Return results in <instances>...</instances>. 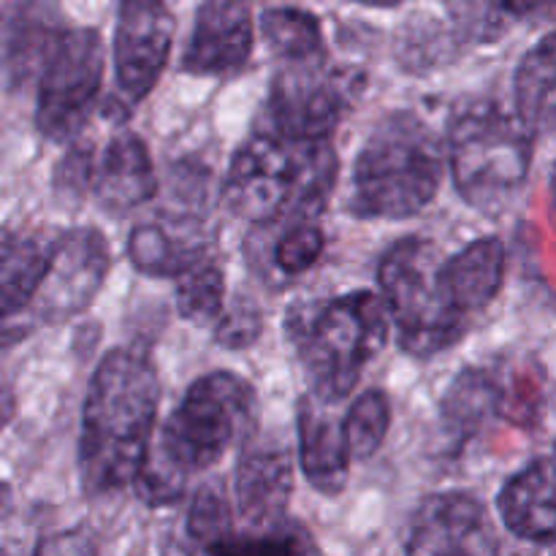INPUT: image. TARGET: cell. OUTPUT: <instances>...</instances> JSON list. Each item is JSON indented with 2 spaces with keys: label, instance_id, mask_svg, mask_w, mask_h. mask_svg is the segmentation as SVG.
Here are the masks:
<instances>
[{
  "label": "cell",
  "instance_id": "1",
  "mask_svg": "<svg viewBox=\"0 0 556 556\" xmlns=\"http://www.w3.org/2000/svg\"><path fill=\"white\" fill-rule=\"evenodd\" d=\"M161 380L147 356L114 348L98 364L81 410L79 478L92 497L130 486L155 434Z\"/></svg>",
  "mask_w": 556,
  "mask_h": 556
},
{
  "label": "cell",
  "instance_id": "2",
  "mask_svg": "<svg viewBox=\"0 0 556 556\" xmlns=\"http://www.w3.org/2000/svg\"><path fill=\"white\" fill-rule=\"evenodd\" d=\"M337 168L340 161L329 139L296 141L280 134H255L231 157L223 201L233 215L255 226L313 220L334 193Z\"/></svg>",
  "mask_w": 556,
  "mask_h": 556
},
{
  "label": "cell",
  "instance_id": "3",
  "mask_svg": "<svg viewBox=\"0 0 556 556\" xmlns=\"http://www.w3.org/2000/svg\"><path fill=\"white\" fill-rule=\"evenodd\" d=\"M286 331L320 402L345 400L389 340V313L372 291L291 307Z\"/></svg>",
  "mask_w": 556,
  "mask_h": 556
},
{
  "label": "cell",
  "instance_id": "4",
  "mask_svg": "<svg viewBox=\"0 0 556 556\" xmlns=\"http://www.w3.org/2000/svg\"><path fill=\"white\" fill-rule=\"evenodd\" d=\"M443 182V150L421 117L380 119L353 163L351 210L372 220H405L427 210Z\"/></svg>",
  "mask_w": 556,
  "mask_h": 556
},
{
  "label": "cell",
  "instance_id": "5",
  "mask_svg": "<svg viewBox=\"0 0 556 556\" xmlns=\"http://www.w3.org/2000/svg\"><path fill=\"white\" fill-rule=\"evenodd\" d=\"M535 130L519 114L478 103L448 130V166L456 190L472 210L500 215L527 185Z\"/></svg>",
  "mask_w": 556,
  "mask_h": 556
},
{
  "label": "cell",
  "instance_id": "6",
  "mask_svg": "<svg viewBox=\"0 0 556 556\" xmlns=\"http://www.w3.org/2000/svg\"><path fill=\"white\" fill-rule=\"evenodd\" d=\"M438 271V248L424 237L400 239L380 261L378 282L386 313L394 320L402 351L413 358H432L448 351L470 326L445 299Z\"/></svg>",
  "mask_w": 556,
  "mask_h": 556
},
{
  "label": "cell",
  "instance_id": "7",
  "mask_svg": "<svg viewBox=\"0 0 556 556\" xmlns=\"http://www.w3.org/2000/svg\"><path fill=\"white\" fill-rule=\"evenodd\" d=\"M255 410L258 396L248 380L233 372H210L185 391L150 445L190 478L217 465L233 443L255 432Z\"/></svg>",
  "mask_w": 556,
  "mask_h": 556
},
{
  "label": "cell",
  "instance_id": "8",
  "mask_svg": "<svg viewBox=\"0 0 556 556\" xmlns=\"http://www.w3.org/2000/svg\"><path fill=\"white\" fill-rule=\"evenodd\" d=\"M106 54L101 33L92 27H65L38 74L36 128L49 141L79 136L101 98Z\"/></svg>",
  "mask_w": 556,
  "mask_h": 556
},
{
  "label": "cell",
  "instance_id": "9",
  "mask_svg": "<svg viewBox=\"0 0 556 556\" xmlns=\"http://www.w3.org/2000/svg\"><path fill=\"white\" fill-rule=\"evenodd\" d=\"M174 16L166 0H123L114 30V76L119 114H128L155 90L168 63Z\"/></svg>",
  "mask_w": 556,
  "mask_h": 556
},
{
  "label": "cell",
  "instance_id": "10",
  "mask_svg": "<svg viewBox=\"0 0 556 556\" xmlns=\"http://www.w3.org/2000/svg\"><path fill=\"white\" fill-rule=\"evenodd\" d=\"M348 106L342 74L324 68V60L288 63L269 90L275 134L296 141L329 139Z\"/></svg>",
  "mask_w": 556,
  "mask_h": 556
},
{
  "label": "cell",
  "instance_id": "11",
  "mask_svg": "<svg viewBox=\"0 0 556 556\" xmlns=\"http://www.w3.org/2000/svg\"><path fill=\"white\" fill-rule=\"evenodd\" d=\"M407 556H500L486 505L467 492L432 494L418 505L405 541Z\"/></svg>",
  "mask_w": 556,
  "mask_h": 556
},
{
  "label": "cell",
  "instance_id": "12",
  "mask_svg": "<svg viewBox=\"0 0 556 556\" xmlns=\"http://www.w3.org/2000/svg\"><path fill=\"white\" fill-rule=\"evenodd\" d=\"M112 266L109 242L92 226L71 228L60 233L49 275L43 277L38 296L47 320H68L85 313L103 288Z\"/></svg>",
  "mask_w": 556,
  "mask_h": 556
},
{
  "label": "cell",
  "instance_id": "13",
  "mask_svg": "<svg viewBox=\"0 0 556 556\" xmlns=\"http://www.w3.org/2000/svg\"><path fill=\"white\" fill-rule=\"evenodd\" d=\"M253 41L248 0H204L195 11L182 68L193 76H228L248 63Z\"/></svg>",
  "mask_w": 556,
  "mask_h": 556
},
{
  "label": "cell",
  "instance_id": "14",
  "mask_svg": "<svg viewBox=\"0 0 556 556\" xmlns=\"http://www.w3.org/2000/svg\"><path fill=\"white\" fill-rule=\"evenodd\" d=\"M293 494V462L286 445L275 438L244 440L233 472L237 510L250 527H271L286 519Z\"/></svg>",
  "mask_w": 556,
  "mask_h": 556
},
{
  "label": "cell",
  "instance_id": "15",
  "mask_svg": "<svg viewBox=\"0 0 556 556\" xmlns=\"http://www.w3.org/2000/svg\"><path fill=\"white\" fill-rule=\"evenodd\" d=\"M296 440L299 467L309 486L320 494H340L351 472V448H348L345 429L329 410V402L307 394L296 407Z\"/></svg>",
  "mask_w": 556,
  "mask_h": 556
},
{
  "label": "cell",
  "instance_id": "16",
  "mask_svg": "<svg viewBox=\"0 0 556 556\" xmlns=\"http://www.w3.org/2000/svg\"><path fill=\"white\" fill-rule=\"evenodd\" d=\"M497 510L508 532L521 541L556 543V445L552 454L508 478Z\"/></svg>",
  "mask_w": 556,
  "mask_h": 556
},
{
  "label": "cell",
  "instance_id": "17",
  "mask_svg": "<svg viewBox=\"0 0 556 556\" xmlns=\"http://www.w3.org/2000/svg\"><path fill=\"white\" fill-rule=\"evenodd\" d=\"M92 190L103 210L112 215L136 210L157 193V177L150 150L134 130H119L103 147L92 172Z\"/></svg>",
  "mask_w": 556,
  "mask_h": 556
},
{
  "label": "cell",
  "instance_id": "18",
  "mask_svg": "<svg viewBox=\"0 0 556 556\" xmlns=\"http://www.w3.org/2000/svg\"><path fill=\"white\" fill-rule=\"evenodd\" d=\"M58 242L60 237L30 226L0 228V318H11L36 302Z\"/></svg>",
  "mask_w": 556,
  "mask_h": 556
},
{
  "label": "cell",
  "instance_id": "19",
  "mask_svg": "<svg viewBox=\"0 0 556 556\" xmlns=\"http://www.w3.org/2000/svg\"><path fill=\"white\" fill-rule=\"evenodd\" d=\"M508 253L500 239H476L451 258L440 261V288L456 313L467 320L497 299L505 282Z\"/></svg>",
  "mask_w": 556,
  "mask_h": 556
},
{
  "label": "cell",
  "instance_id": "20",
  "mask_svg": "<svg viewBox=\"0 0 556 556\" xmlns=\"http://www.w3.org/2000/svg\"><path fill=\"white\" fill-rule=\"evenodd\" d=\"M206 255V239L193 220L139 223L128 237V258L147 277H177Z\"/></svg>",
  "mask_w": 556,
  "mask_h": 556
},
{
  "label": "cell",
  "instance_id": "21",
  "mask_svg": "<svg viewBox=\"0 0 556 556\" xmlns=\"http://www.w3.org/2000/svg\"><path fill=\"white\" fill-rule=\"evenodd\" d=\"M65 25L58 9L43 0H27L14 11L5 41V65L14 81H27L41 74Z\"/></svg>",
  "mask_w": 556,
  "mask_h": 556
},
{
  "label": "cell",
  "instance_id": "22",
  "mask_svg": "<svg viewBox=\"0 0 556 556\" xmlns=\"http://www.w3.org/2000/svg\"><path fill=\"white\" fill-rule=\"evenodd\" d=\"M516 114L530 130L556 125V30L521 58L514 76Z\"/></svg>",
  "mask_w": 556,
  "mask_h": 556
},
{
  "label": "cell",
  "instance_id": "23",
  "mask_svg": "<svg viewBox=\"0 0 556 556\" xmlns=\"http://www.w3.org/2000/svg\"><path fill=\"white\" fill-rule=\"evenodd\" d=\"M503 407V391L486 369H462L440 402L443 427L459 440L472 438Z\"/></svg>",
  "mask_w": 556,
  "mask_h": 556
},
{
  "label": "cell",
  "instance_id": "24",
  "mask_svg": "<svg viewBox=\"0 0 556 556\" xmlns=\"http://www.w3.org/2000/svg\"><path fill=\"white\" fill-rule=\"evenodd\" d=\"M261 36L286 63H307L324 58V27L318 16L293 5L266 9L261 14Z\"/></svg>",
  "mask_w": 556,
  "mask_h": 556
},
{
  "label": "cell",
  "instance_id": "25",
  "mask_svg": "<svg viewBox=\"0 0 556 556\" xmlns=\"http://www.w3.org/2000/svg\"><path fill=\"white\" fill-rule=\"evenodd\" d=\"M174 280H177L174 293H177L179 315L195 326L217 324L226 309V275L220 266L204 255L179 271Z\"/></svg>",
  "mask_w": 556,
  "mask_h": 556
},
{
  "label": "cell",
  "instance_id": "26",
  "mask_svg": "<svg viewBox=\"0 0 556 556\" xmlns=\"http://www.w3.org/2000/svg\"><path fill=\"white\" fill-rule=\"evenodd\" d=\"M201 552L204 556H309L313 541L302 527L282 519L255 532L231 530Z\"/></svg>",
  "mask_w": 556,
  "mask_h": 556
},
{
  "label": "cell",
  "instance_id": "27",
  "mask_svg": "<svg viewBox=\"0 0 556 556\" xmlns=\"http://www.w3.org/2000/svg\"><path fill=\"white\" fill-rule=\"evenodd\" d=\"M391 427V405L389 396L378 389H369L358 396L348 410L342 429H345L348 448L353 459H369L378 454L386 434Z\"/></svg>",
  "mask_w": 556,
  "mask_h": 556
},
{
  "label": "cell",
  "instance_id": "28",
  "mask_svg": "<svg viewBox=\"0 0 556 556\" xmlns=\"http://www.w3.org/2000/svg\"><path fill=\"white\" fill-rule=\"evenodd\" d=\"M326 237L313 220H296L275 242V266L288 277L304 275L320 261Z\"/></svg>",
  "mask_w": 556,
  "mask_h": 556
},
{
  "label": "cell",
  "instance_id": "29",
  "mask_svg": "<svg viewBox=\"0 0 556 556\" xmlns=\"http://www.w3.org/2000/svg\"><path fill=\"white\" fill-rule=\"evenodd\" d=\"M233 530V514L228 500L217 486H201L190 503L188 535L199 548Z\"/></svg>",
  "mask_w": 556,
  "mask_h": 556
},
{
  "label": "cell",
  "instance_id": "30",
  "mask_svg": "<svg viewBox=\"0 0 556 556\" xmlns=\"http://www.w3.org/2000/svg\"><path fill=\"white\" fill-rule=\"evenodd\" d=\"M261 334H264V315H261L258 304L244 296L237 299L233 307L223 309L215 324V340L226 351H244V348L255 345Z\"/></svg>",
  "mask_w": 556,
  "mask_h": 556
},
{
  "label": "cell",
  "instance_id": "31",
  "mask_svg": "<svg viewBox=\"0 0 556 556\" xmlns=\"http://www.w3.org/2000/svg\"><path fill=\"white\" fill-rule=\"evenodd\" d=\"M445 3H448V14L454 16V25L465 36L483 38V41L497 36L500 22L505 16L497 0H445Z\"/></svg>",
  "mask_w": 556,
  "mask_h": 556
},
{
  "label": "cell",
  "instance_id": "32",
  "mask_svg": "<svg viewBox=\"0 0 556 556\" xmlns=\"http://www.w3.org/2000/svg\"><path fill=\"white\" fill-rule=\"evenodd\" d=\"M92 172H96V163H92V152L87 150H71L63 161L58 163V193H71V195H85V190L92 185Z\"/></svg>",
  "mask_w": 556,
  "mask_h": 556
},
{
  "label": "cell",
  "instance_id": "33",
  "mask_svg": "<svg viewBox=\"0 0 556 556\" xmlns=\"http://www.w3.org/2000/svg\"><path fill=\"white\" fill-rule=\"evenodd\" d=\"M33 556H98V548L85 530H65L41 538Z\"/></svg>",
  "mask_w": 556,
  "mask_h": 556
},
{
  "label": "cell",
  "instance_id": "34",
  "mask_svg": "<svg viewBox=\"0 0 556 556\" xmlns=\"http://www.w3.org/2000/svg\"><path fill=\"white\" fill-rule=\"evenodd\" d=\"M500 11L505 16L527 22H554L556 0H497Z\"/></svg>",
  "mask_w": 556,
  "mask_h": 556
},
{
  "label": "cell",
  "instance_id": "35",
  "mask_svg": "<svg viewBox=\"0 0 556 556\" xmlns=\"http://www.w3.org/2000/svg\"><path fill=\"white\" fill-rule=\"evenodd\" d=\"M16 416V396L5 380H0V432L14 421Z\"/></svg>",
  "mask_w": 556,
  "mask_h": 556
},
{
  "label": "cell",
  "instance_id": "36",
  "mask_svg": "<svg viewBox=\"0 0 556 556\" xmlns=\"http://www.w3.org/2000/svg\"><path fill=\"white\" fill-rule=\"evenodd\" d=\"M364 5H375V9H396V5L407 3V0H358Z\"/></svg>",
  "mask_w": 556,
  "mask_h": 556
},
{
  "label": "cell",
  "instance_id": "37",
  "mask_svg": "<svg viewBox=\"0 0 556 556\" xmlns=\"http://www.w3.org/2000/svg\"><path fill=\"white\" fill-rule=\"evenodd\" d=\"M552 193H554V206H556V166H554V174H552Z\"/></svg>",
  "mask_w": 556,
  "mask_h": 556
}]
</instances>
